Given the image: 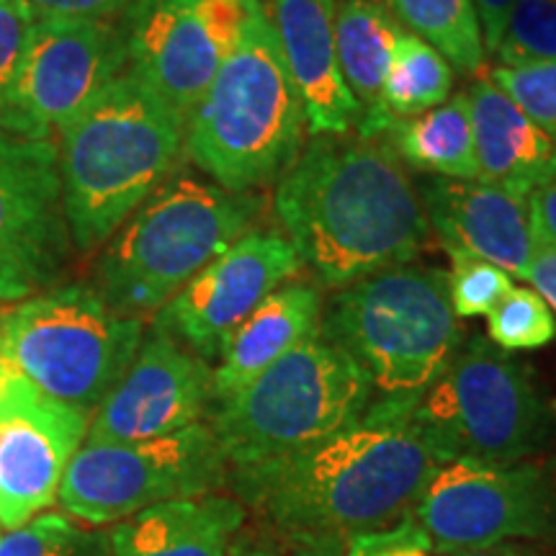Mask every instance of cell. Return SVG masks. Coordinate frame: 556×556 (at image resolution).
Wrapping results in <instances>:
<instances>
[{"label":"cell","instance_id":"1","mask_svg":"<svg viewBox=\"0 0 556 556\" xmlns=\"http://www.w3.org/2000/svg\"><path fill=\"white\" fill-rule=\"evenodd\" d=\"M415 402L379 397L353 426L315 446L229 471L232 497L296 546L400 523L438 467L415 430Z\"/></svg>","mask_w":556,"mask_h":556},{"label":"cell","instance_id":"2","mask_svg":"<svg viewBox=\"0 0 556 556\" xmlns=\"http://www.w3.org/2000/svg\"><path fill=\"white\" fill-rule=\"evenodd\" d=\"M278 227L319 289L413 263L430 232L417 184L387 139L315 135L278 180Z\"/></svg>","mask_w":556,"mask_h":556},{"label":"cell","instance_id":"3","mask_svg":"<svg viewBox=\"0 0 556 556\" xmlns=\"http://www.w3.org/2000/svg\"><path fill=\"white\" fill-rule=\"evenodd\" d=\"M186 122L135 75L124 73L60 131V180L70 240L93 253L139 204L180 170Z\"/></svg>","mask_w":556,"mask_h":556},{"label":"cell","instance_id":"4","mask_svg":"<svg viewBox=\"0 0 556 556\" xmlns=\"http://www.w3.org/2000/svg\"><path fill=\"white\" fill-rule=\"evenodd\" d=\"M307 114L263 0L186 122V160L227 191L278 186L307 144Z\"/></svg>","mask_w":556,"mask_h":556},{"label":"cell","instance_id":"5","mask_svg":"<svg viewBox=\"0 0 556 556\" xmlns=\"http://www.w3.org/2000/svg\"><path fill=\"white\" fill-rule=\"evenodd\" d=\"M263 208L258 191H227L180 168L106 242L93 289L114 312L144 323L258 225Z\"/></svg>","mask_w":556,"mask_h":556},{"label":"cell","instance_id":"6","mask_svg":"<svg viewBox=\"0 0 556 556\" xmlns=\"http://www.w3.org/2000/svg\"><path fill=\"white\" fill-rule=\"evenodd\" d=\"M319 336L356 361L379 397L417 400L464 343L448 270L407 263L332 291Z\"/></svg>","mask_w":556,"mask_h":556},{"label":"cell","instance_id":"7","mask_svg":"<svg viewBox=\"0 0 556 556\" xmlns=\"http://www.w3.org/2000/svg\"><path fill=\"white\" fill-rule=\"evenodd\" d=\"M374 387L348 353L309 336L232 397L217 402L214 435L229 471L299 454L358 420Z\"/></svg>","mask_w":556,"mask_h":556},{"label":"cell","instance_id":"8","mask_svg":"<svg viewBox=\"0 0 556 556\" xmlns=\"http://www.w3.org/2000/svg\"><path fill=\"white\" fill-rule=\"evenodd\" d=\"M413 422L438 464L510 467L531 462L554 435V413L531 371L484 336L462 343L417 397Z\"/></svg>","mask_w":556,"mask_h":556},{"label":"cell","instance_id":"9","mask_svg":"<svg viewBox=\"0 0 556 556\" xmlns=\"http://www.w3.org/2000/svg\"><path fill=\"white\" fill-rule=\"evenodd\" d=\"M144 338V323L114 312L93 287H58L0 315V343L34 389L93 417L119 384Z\"/></svg>","mask_w":556,"mask_h":556},{"label":"cell","instance_id":"10","mask_svg":"<svg viewBox=\"0 0 556 556\" xmlns=\"http://www.w3.org/2000/svg\"><path fill=\"white\" fill-rule=\"evenodd\" d=\"M229 467L212 426L137 443H83L62 477L58 503L73 520L109 526L170 500L214 495Z\"/></svg>","mask_w":556,"mask_h":556},{"label":"cell","instance_id":"11","mask_svg":"<svg viewBox=\"0 0 556 556\" xmlns=\"http://www.w3.org/2000/svg\"><path fill=\"white\" fill-rule=\"evenodd\" d=\"M409 518L433 554L544 539L556 528V471L539 462L438 464Z\"/></svg>","mask_w":556,"mask_h":556},{"label":"cell","instance_id":"12","mask_svg":"<svg viewBox=\"0 0 556 556\" xmlns=\"http://www.w3.org/2000/svg\"><path fill=\"white\" fill-rule=\"evenodd\" d=\"M127 67L119 18H37L16 80L0 103V131L34 142L52 139Z\"/></svg>","mask_w":556,"mask_h":556},{"label":"cell","instance_id":"13","mask_svg":"<svg viewBox=\"0 0 556 556\" xmlns=\"http://www.w3.org/2000/svg\"><path fill=\"white\" fill-rule=\"evenodd\" d=\"M250 0H135L119 16L129 73L189 122L238 45Z\"/></svg>","mask_w":556,"mask_h":556},{"label":"cell","instance_id":"14","mask_svg":"<svg viewBox=\"0 0 556 556\" xmlns=\"http://www.w3.org/2000/svg\"><path fill=\"white\" fill-rule=\"evenodd\" d=\"M302 270V261L281 227L255 225L201 268L152 317V328L168 332L206 364H217L232 332Z\"/></svg>","mask_w":556,"mask_h":556},{"label":"cell","instance_id":"15","mask_svg":"<svg viewBox=\"0 0 556 556\" xmlns=\"http://www.w3.org/2000/svg\"><path fill=\"white\" fill-rule=\"evenodd\" d=\"M70 245L58 144L0 131V304L52 287Z\"/></svg>","mask_w":556,"mask_h":556},{"label":"cell","instance_id":"16","mask_svg":"<svg viewBox=\"0 0 556 556\" xmlns=\"http://www.w3.org/2000/svg\"><path fill=\"white\" fill-rule=\"evenodd\" d=\"M214 405L212 364L152 328L119 384L90 417L86 443H137L204 422Z\"/></svg>","mask_w":556,"mask_h":556},{"label":"cell","instance_id":"17","mask_svg":"<svg viewBox=\"0 0 556 556\" xmlns=\"http://www.w3.org/2000/svg\"><path fill=\"white\" fill-rule=\"evenodd\" d=\"M90 415L50 400L24 377L0 397V526L29 523L58 503L62 477L86 443Z\"/></svg>","mask_w":556,"mask_h":556},{"label":"cell","instance_id":"18","mask_svg":"<svg viewBox=\"0 0 556 556\" xmlns=\"http://www.w3.org/2000/svg\"><path fill=\"white\" fill-rule=\"evenodd\" d=\"M417 184L430 232L446 253L495 263L526 278L536 250L531 197L482 178L422 176Z\"/></svg>","mask_w":556,"mask_h":556},{"label":"cell","instance_id":"19","mask_svg":"<svg viewBox=\"0 0 556 556\" xmlns=\"http://www.w3.org/2000/svg\"><path fill=\"white\" fill-rule=\"evenodd\" d=\"M263 5L302 96L309 137L356 129L361 106L338 65L336 0H263Z\"/></svg>","mask_w":556,"mask_h":556},{"label":"cell","instance_id":"20","mask_svg":"<svg viewBox=\"0 0 556 556\" xmlns=\"http://www.w3.org/2000/svg\"><path fill=\"white\" fill-rule=\"evenodd\" d=\"M323 307V289L317 283L294 278L278 287L222 348L217 366L212 368L214 405L238 394L299 343L315 336Z\"/></svg>","mask_w":556,"mask_h":556},{"label":"cell","instance_id":"21","mask_svg":"<svg viewBox=\"0 0 556 556\" xmlns=\"http://www.w3.org/2000/svg\"><path fill=\"white\" fill-rule=\"evenodd\" d=\"M245 505L229 495H201L152 505L111 528V556H229Z\"/></svg>","mask_w":556,"mask_h":556},{"label":"cell","instance_id":"22","mask_svg":"<svg viewBox=\"0 0 556 556\" xmlns=\"http://www.w3.org/2000/svg\"><path fill=\"white\" fill-rule=\"evenodd\" d=\"M469 101L479 178L531 197L556 176V142L490 78L464 90Z\"/></svg>","mask_w":556,"mask_h":556},{"label":"cell","instance_id":"23","mask_svg":"<svg viewBox=\"0 0 556 556\" xmlns=\"http://www.w3.org/2000/svg\"><path fill=\"white\" fill-rule=\"evenodd\" d=\"M381 139L407 170L438 178H479L467 93L451 96L413 119L394 122Z\"/></svg>","mask_w":556,"mask_h":556},{"label":"cell","instance_id":"24","mask_svg":"<svg viewBox=\"0 0 556 556\" xmlns=\"http://www.w3.org/2000/svg\"><path fill=\"white\" fill-rule=\"evenodd\" d=\"M454 67L433 47L402 29L394 41L379 106L361 116L356 131L381 137L394 122L441 106L454 96Z\"/></svg>","mask_w":556,"mask_h":556},{"label":"cell","instance_id":"25","mask_svg":"<svg viewBox=\"0 0 556 556\" xmlns=\"http://www.w3.org/2000/svg\"><path fill=\"white\" fill-rule=\"evenodd\" d=\"M402 26L377 0H340L336 3L338 65L361 116L379 106L381 88Z\"/></svg>","mask_w":556,"mask_h":556},{"label":"cell","instance_id":"26","mask_svg":"<svg viewBox=\"0 0 556 556\" xmlns=\"http://www.w3.org/2000/svg\"><path fill=\"white\" fill-rule=\"evenodd\" d=\"M384 9L402 29L433 47L454 73H482L486 47L475 0H384Z\"/></svg>","mask_w":556,"mask_h":556},{"label":"cell","instance_id":"27","mask_svg":"<svg viewBox=\"0 0 556 556\" xmlns=\"http://www.w3.org/2000/svg\"><path fill=\"white\" fill-rule=\"evenodd\" d=\"M0 556H111L109 533L60 513H39L0 536Z\"/></svg>","mask_w":556,"mask_h":556},{"label":"cell","instance_id":"28","mask_svg":"<svg viewBox=\"0 0 556 556\" xmlns=\"http://www.w3.org/2000/svg\"><path fill=\"white\" fill-rule=\"evenodd\" d=\"M556 319L533 289L513 287L486 315V338L503 351H536L554 340Z\"/></svg>","mask_w":556,"mask_h":556},{"label":"cell","instance_id":"29","mask_svg":"<svg viewBox=\"0 0 556 556\" xmlns=\"http://www.w3.org/2000/svg\"><path fill=\"white\" fill-rule=\"evenodd\" d=\"M500 65L556 60V0H516L495 52Z\"/></svg>","mask_w":556,"mask_h":556},{"label":"cell","instance_id":"30","mask_svg":"<svg viewBox=\"0 0 556 556\" xmlns=\"http://www.w3.org/2000/svg\"><path fill=\"white\" fill-rule=\"evenodd\" d=\"M548 139L556 142V60L497 65L486 75Z\"/></svg>","mask_w":556,"mask_h":556},{"label":"cell","instance_id":"31","mask_svg":"<svg viewBox=\"0 0 556 556\" xmlns=\"http://www.w3.org/2000/svg\"><path fill=\"white\" fill-rule=\"evenodd\" d=\"M448 294L458 319L490 315L500 299L513 289V276L475 255L448 253Z\"/></svg>","mask_w":556,"mask_h":556},{"label":"cell","instance_id":"32","mask_svg":"<svg viewBox=\"0 0 556 556\" xmlns=\"http://www.w3.org/2000/svg\"><path fill=\"white\" fill-rule=\"evenodd\" d=\"M34 21L21 0H0V103L16 80Z\"/></svg>","mask_w":556,"mask_h":556},{"label":"cell","instance_id":"33","mask_svg":"<svg viewBox=\"0 0 556 556\" xmlns=\"http://www.w3.org/2000/svg\"><path fill=\"white\" fill-rule=\"evenodd\" d=\"M345 556H433L430 541L413 518L345 541Z\"/></svg>","mask_w":556,"mask_h":556},{"label":"cell","instance_id":"34","mask_svg":"<svg viewBox=\"0 0 556 556\" xmlns=\"http://www.w3.org/2000/svg\"><path fill=\"white\" fill-rule=\"evenodd\" d=\"M34 18H106L116 21L135 0H21Z\"/></svg>","mask_w":556,"mask_h":556},{"label":"cell","instance_id":"35","mask_svg":"<svg viewBox=\"0 0 556 556\" xmlns=\"http://www.w3.org/2000/svg\"><path fill=\"white\" fill-rule=\"evenodd\" d=\"M526 281H531L533 291L544 299L556 319V245H552V242L539 232V227H536V250H533V261H531V268H528Z\"/></svg>","mask_w":556,"mask_h":556},{"label":"cell","instance_id":"36","mask_svg":"<svg viewBox=\"0 0 556 556\" xmlns=\"http://www.w3.org/2000/svg\"><path fill=\"white\" fill-rule=\"evenodd\" d=\"M475 5L479 13V24H482L486 54H495L516 0H475Z\"/></svg>","mask_w":556,"mask_h":556},{"label":"cell","instance_id":"37","mask_svg":"<svg viewBox=\"0 0 556 556\" xmlns=\"http://www.w3.org/2000/svg\"><path fill=\"white\" fill-rule=\"evenodd\" d=\"M531 212L539 232L556 245V176L531 193Z\"/></svg>","mask_w":556,"mask_h":556},{"label":"cell","instance_id":"38","mask_svg":"<svg viewBox=\"0 0 556 556\" xmlns=\"http://www.w3.org/2000/svg\"><path fill=\"white\" fill-rule=\"evenodd\" d=\"M433 556H544L536 546H528L523 541H507V544L486 546V548H469V552L454 554H433Z\"/></svg>","mask_w":556,"mask_h":556},{"label":"cell","instance_id":"39","mask_svg":"<svg viewBox=\"0 0 556 556\" xmlns=\"http://www.w3.org/2000/svg\"><path fill=\"white\" fill-rule=\"evenodd\" d=\"M291 556H345V541H338V539L315 541V544L296 546V552Z\"/></svg>","mask_w":556,"mask_h":556},{"label":"cell","instance_id":"40","mask_svg":"<svg viewBox=\"0 0 556 556\" xmlns=\"http://www.w3.org/2000/svg\"><path fill=\"white\" fill-rule=\"evenodd\" d=\"M16 377H18V371L11 366V361L3 351V343H0V397H3L5 389L13 384V379H16Z\"/></svg>","mask_w":556,"mask_h":556},{"label":"cell","instance_id":"41","mask_svg":"<svg viewBox=\"0 0 556 556\" xmlns=\"http://www.w3.org/2000/svg\"><path fill=\"white\" fill-rule=\"evenodd\" d=\"M229 556H274V554H270L266 546L253 544V541H248V539H238V541H235L232 554H229Z\"/></svg>","mask_w":556,"mask_h":556}]
</instances>
